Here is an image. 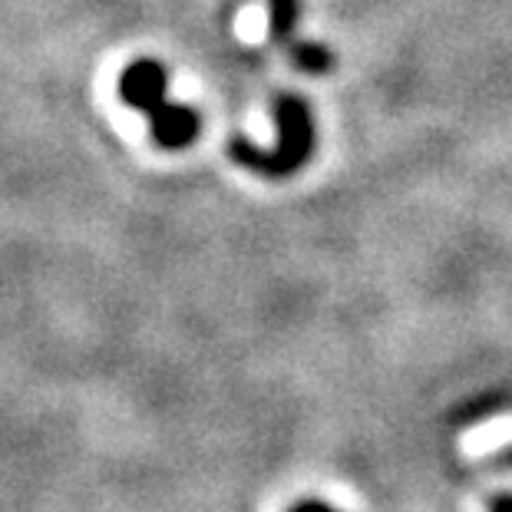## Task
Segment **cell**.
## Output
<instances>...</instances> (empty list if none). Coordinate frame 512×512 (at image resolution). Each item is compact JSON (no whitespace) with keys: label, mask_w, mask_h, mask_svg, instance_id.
Returning a JSON list of instances; mask_svg holds the SVG:
<instances>
[{"label":"cell","mask_w":512,"mask_h":512,"mask_svg":"<svg viewBox=\"0 0 512 512\" xmlns=\"http://www.w3.org/2000/svg\"><path fill=\"white\" fill-rule=\"evenodd\" d=\"M489 512H512V493L496 496L493 503H489Z\"/></svg>","instance_id":"cell-5"},{"label":"cell","mask_w":512,"mask_h":512,"mask_svg":"<svg viewBox=\"0 0 512 512\" xmlns=\"http://www.w3.org/2000/svg\"><path fill=\"white\" fill-rule=\"evenodd\" d=\"M169 73L159 60H136L119 76V96L149 119V133L162 149H182L199 136V116L182 103H169Z\"/></svg>","instance_id":"cell-1"},{"label":"cell","mask_w":512,"mask_h":512,"mask_svg":"<svg viewBox=\"0 0 512 512\" xmlns=\"http://www.w3.org/2000/svg\"><path fill=\"white\" fill-rule=\"evenodd\" d=\"M291 53L308 73H324L331 67V60H334L331 53L321 47V43H291Z\"/></svg>","instance_id":"cell-4"},{"label":"cell","mask_w":512,"mask_h":512,"mask_svg":"<svg viewBox=\"0 0 512 512\" xmlns=\"http://www.w3.org/2000/svg\"><path fill=\"white\" fill-rule=\"evenodd\" d=\"M275 119H278V143L271 149H258L248 143L228 146V156H232L238 166L252 169L258 176H268V179H281V176L298 172L314 152V116H311V106L304 103L301 96H294V93L278 96Z\"/></svg>","instance_id":"cell-2"},{"label":"cell","mask_w":512,"mask_h":512,"mask_svg":"<svg viewBox=\"0 0 512 512\" xmlns=\"http://www.w3.org/2000/svg\"><path fill=\"white\" fill-rule=\"evenodd\" d=\"M291 512H334V509H328V506H321V503H304V506H298V509H291Z\"/></svg>","instance_id":"cell-6"},{"label":"cell","mask_w":512,"mask_h":512,"mask_svg":"<svg viewBox=\"0 0 512 512\" xmlns=\"http://www.w3.org/2000/svg\"><path fill=\"white\" fill-rule=\"evenodd\" d=\"M294 20H298V0H271V37L288 43Z\"/></svg>","instance_id":"cell-3"}]
</instances>
